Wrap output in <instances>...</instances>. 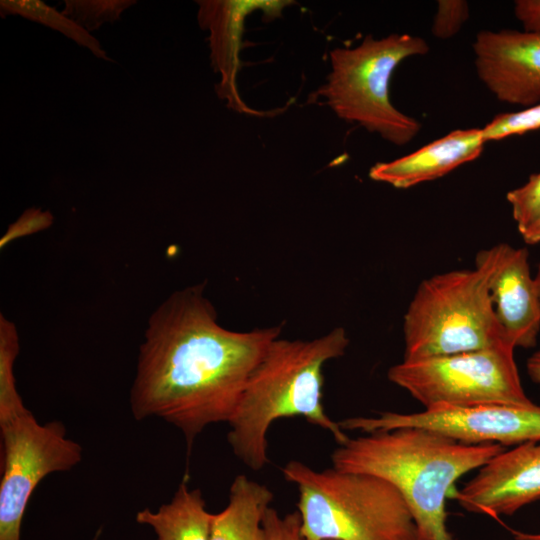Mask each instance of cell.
Masks as SVG:
<instances>
[{
    "label": "cell",
    "mask_w": 540,
    "mask_h": 540,
    "mask_svg": "<svg viewBox=\"0 0 540 540\" xmlns=\"http://www.w3.org/2000/svg\"><path fill=\"white\" fill-rule=\"evenodd\" d=\"M515 347L494 346L418 360L389 368L388 379L425 409L438 406L506 404L532 406L514 359Z\"/></svg>",
    "instance_id": "7"
},
{
    "label": "cell",
    "mask_w": 540,
    "mask_h": 540,
    "mask_svg": "<svg viewBox=\"0 0 540 540\" xmlns=\"http://www.w3.org/2000/svg\"><path fill=\"white\" fill-rule=\"evenodd\" d=\"M473 51L478 78L499 101L540 103V32L482 30Z\"/></svg>",
    "instance_id": "10"
},
{
    "label": "cell",
    "mask_w": 540,
    "mask_h": 540,
    "mask_svg": "<svg viewBox=\"0 0 540 540\" xmlns=\"http://www.w3.org/2000/svg\"><path fill=\"white\" fill-rule=\"evenodd\" d=\"M3 461L0 483V540H20L33 491L49 474L69 471L82 447L60 421L40 423L29 409L0 420Z\"/></svg>",
    "instance_id": "8"
},
{
    "label": "cell",
    "mask_w": 540,
    "mask_h": 540,
    "mask_svg": "<svg viewBox=\"0 0 540 540\" xmlns=\"http://www.w3.org/2000/svg\"><path fill=\"white\" fill-rule=\"evenodd\" d=\"M469 512L494 519L540 499V440L506 449L452 496Z\"/></svg>",
    "instance_id": "11"
},
{
    "label": "cell",
    "mask_w": 540,
    "mask_h": 540,
    "mask_svg": "<svg viewBox=\"0 0 540 540\" xmlns=\"http://www.w3.org/2000/svg\"><path fill=\"white\" fill-rule=\"evenodd\" d=\"M506 198L521 234L540 218V172L532 174L523 186L509 191Z\"/></svg>",
    "instance_id": "21"
},
{
    "label": "cell",
    "mask_w": 540,
    "mask_h": 540,
    "mask_svg": "<svg viewBox=\"0 0 540 540\" xmlns=\"http://www.w3.org/2000/svg\"><path fill=\"white\" fill-rule=\"evenodd\" d=\"M263 526L265 540H305L297 511L281 516L277 510L270 507L264 516Z\"/></svg>",
    "instance_id": "24"
},
{
    "label": "cell",
    "mask_w": 540,
    "mask_h": 540,
    "mask_svg": "<svg viewBox=\"0 0 540 540\" xmlns=\"http://www.w3.org/2000/svg\"><path fill=\"white\" fill-rule=\"evenodd\" d=\"M428 51L419 36L391 34L375 39L368 35L354 48L330 52L331 72L315 95L324 98L340 119L392 144L405 145L418 134L421 123L391 103L390 80L403 60Z\"/></svg>",
    "instance_id": "6"
},
{
    "label": "cell",
    "mask_w": 540,
    "mask_h": 540,
    "mask_svg": "<svg viewBox=\"0 0 540 540\" xmlns=\"http://www.w3.org/2000/svg\"><path fill=\"white\" fill-rule=\"evenodd\" d=\"M521 235L526 244L540 243V218L527 227Z\"/></svg>",
    "instance_id": "27"
},
{
    "label": "cell",
    "mask_w": 540,
    "mask_h": 540,
    "mask_svg": "<svg viewBox=\"0 0 540 540\" xmlns=\"http://www.w3.org/2000/svg\"><path fill=\"white\" fill-rule=\"evenodd\" d=\"M534 280H535V284H536V288H537V292H538V296L540 300V265L538 267V271H537L536 276L534 277Z\"/></svg>",
    "instance_id": "29"
},
{
    "label": "cell",
    "mask_w": 540,
    "mask_h": 540,
    "mask_svg": "<svg viewBox=\"0 0 540 540\" xmlns=\"http://www.w3.org/2000/svg\"><path fill=\"white\" fill-rule=\"evenodd\" d=\"M100 534H101V530L99 529L92 540H98Z\"/></svg>",
    "instance_id": "30"
},
{
    "label": "cell",
    "mask_w": 540,
    "mask_h": 540,
    "mask_svg": "<svg viewBox=\"0 0 540 540\" xmlns=\"http://www.w3.org/2000/svg\"><path fill=\"white\" fill-rule=\"evenodd\" d=\"M54 222L52 213L37 207L26 209L0 238V249L6 248L11 242L40 231L48 229Z\"/></svg>",
    "instance_id": "23"
},
{
    "label": "cell",
    "mask_w": 540,
    "mask_h": 540,
    "mask_svg": "<svg viewBox=\"0 0 540 540\" xmlns=\"http://www.w3.org/2000/svg\"><path fill=\"white\" fill-rule=\"evenodd\" d=\"M205 284L172 293L152 313L130 390L136 420L175 426L187 449L209 425L228 422L252 370L282 325L239 332L224 328Z\"/></svg>",
    "instance_id": "1"
},
{
    "label": "cell",
    "mask_w": 540,
    "mask_h": 540,
    "mask_svg": "<svg viewBox=\"0 0 540 540\" xmlns=\"http://www.w3.org/2000/svg\"><path fill=\"white\" fill-rule=\"evenodd\" d=\"M490 292L506 339L515 348L534 347L540 332V300L525 248L502 243Z\"/></svg>",
    "instance_id": "12"
},
{
    "label": "cell",
    "mask_w": 540,
    "mask_h": 540,
    "mask_svg": "<svg viewBox=\"0 0 540 540\" xmlns=\"http://www.w3.org/2000/svg\"><path fill=\"white\" fill-rule=\"evenodd\" d=\"M469 18V7L462 0H440L432 23V34L439 39L453 37Z\"/></svg>",
    "instance_id": "22"
},
{
    "label": "cell",
    "mask_w": 540,
    "mask_h": 540,
    "mask_svg": "<svg viewBox=\"0 0 540 540\" xmlns=\"http://www.w3.org/2000/svg\"><path fill=\"white\" fill-rule=\"evenodd\" d=\"M282 474L297 487L305 540H416L406 502L379 477L334 467L316 470L297 460Z\"/></svg>",
    "instance_id": "5"
},
{
    "label": "cell",
    "mask_w": 540,
    "mask_h": 540,
    "mask_svg": "<svg viewBox=\"0 0 540 540\" xmlns=\"http://www.w3.org/2000/svg\"><path fill=\"white\" fill-rule=\"evenodd\" d=\"M514 13L524 31L540 32V0H517Z\"/></svg>",
    "instance_id": "25"
},
{
    "label": "cell",
    "mask_w": 540,
    "mask_h": 540,
    "mask_svg": "<svg viewBox=\"0 0 540 540\" xmlns=\"http://www.w3.org/2000/svg\"><path fill=\"white\" fill-rule=\"evenodd\" d=\"M63 13L91 33L104 23L117 21L134 0H65Z\"/></svg>",
    "instance_id": "19"
},
{
    "label": "cell",
    "mask_w": 540,
    "mask_h": 540,
    "mask_svg": "<svg viewBox=\"0 0 540 540\" xmlns=\"http://www.w3.org/2000/svg\"><path fill=\"white\" fill-rule=\"evenodd\" d=\"M501 253L502 243L479 251L473 269L451 270L419 284L404 315L403 360L509 342L496 317L490 292Z\"/></svg>",
    "instance_id": "4"
},
{
    "label": "cell",
    "mask_w": 540,
    "mask_h": 540,
    "mask_svg": "<svg viewBox=\"0 0 540 540\" xmlns=\"http://www.w3.org/2000/svg\"><path fill=\"white\" fill-rule=\"evenodd\" d=\"M349 338L336 327L312 340H273L249 375L240 400L227 422L233 454L253 471L269 462L267 435L278 419L304 417L328 431L338 445L349 437L325 412L323 367L344 355Z\"/></svg>",
    "instance_id": "3"
},
{
    "label": "cell",
    "mask_w": 540,
    "mask_h": 540,
    "mask_svg": "<svg viewBox=\"0 0 540 540\" xmlns=\"http://www.w3.org/2000/svg\"><path fill=\"white\" fill-rule=\"evenodd\" d=\"M514 540H540V533H527L518 530H511Z\"/></svg>",
    "instance_id": "28"
},
{
    "label": "cell",
    "mask_w": 540,
    "mask_h": 540,
    "mask_svg": "<svg viewBox=\"0 0 540 540\" xmlns=\"http://www.w3.org/2000/svg\"><path fill=\"white\" fill-rule=\"evenodd\" d=\"M20 351L15 324L0 314V420L25 411L17 391L14 363Z\"/></svg>",
    "instance_id": "18"
},
{
    "label": "cell",
    "mask_w": 540,
    "mask_h": 540,
    "mask_svg": "<svg viewBox=\"0 0 540 540\" xmlns=\"http://www.w3.org/2000/svg\"><path fill=\"white\" fill-rule=\"evenodd\" d=\"M198 22L202 29L209 31L211 62L215 72L221 75L216 90L220 98L228 101L229 107L244 111L237 88L236 77L239 70V49L244 19L255 9H262L268 20L281 15L283 8L292 1L249 0V1H197Z\"/></svg>",
    "instance_id": "13"
},
{
    "label": "cell",
    "mask_w": 540,
    "mask_h": 540,
    "mask_svg": "<svg viewBox=\"0 0 540 540\" xmlns=\"http://www.w3.org/2000/svg\"><path fill=\"white\" fill-rule=\"evenodd\" d=\"M273 497L266 485L237 475L227 506L214 514L210 540H265L263 520Z\"/></svg>",
    "instance_id": "15"
},
{
    "label": "cell",
    "mask_w": 540,
    "mask_h": 540,
    "mask_svg": "<svg viewBox=\"0 0 540 540\" xmlns=\"http://www.w3.org/2000/svg\"><path fill=\"white\" fill-rule=\"evenodd\" d=\"M0 13L2 17L19 15L56 30L78 45L88 49L95 57L105 61H111L106 50L91 33L83 29L63 12L56 10L42 1L1 0Z\"/></svg>",
    "instance_id": "17"
},
{
    "label": "cell",
    "mask_w": 540,
    "mask_h": 540,
    "mask_svg": "<svg viewBox=\"0 0 540 540\" xmlns=\"http://www.w3.org/2000/svg\"><path fill=\"white\" fill-rule=\"evenodd\" d=\"M526 369L531 380L540 384V349L535 351L527 360Z\"/></svg>",
    "instance_id": "26"
},
{
    "label": "cell",
    "mask_w": 540,
    "mask_h": 540,
    "mask_svg": "<svg viewBox=\"0 0 540 540\" xmlns=\"http://www.w3.org/2000/svg\"><path fill=\"white\" fill-rule=\"evenodd\" d=\"M506 449L403 427L349 437L333 451L331 461L338 470L376 476L394 486L413 517L416 540H455L446 512V499L455 482Z\"/></svg>",
    "instance_id": "2"
},
{
    "label": "cell",
    "mask_w": 540,
    "mask_h": 540,
    "mask_svg": "<svg viewBox=\"0 0 540 540\" xmlns=\"http://www.w3.org/2000/svg\"><path fill=\"white\" fill-rule=\"evenodd\" d=\"M486 141L482 128L458 129L390 162L373 165L369 177L395 188L407 189L448 174L480 156Z\"/></svg>",
    "instance_id": "14"
},
{
    "label": "cell",
    "mask_w": 540,
    "mask_h": 540,
    "mask_svg": "<svg viewBox=\"0 0 540 540\" xmlns=\"http://www.w3.org/2000/svg\"><path fill=\"white\" fill-rule=\"evenodd\" d=\"M187 479L172 499L154 512L149 508L136 514V522L150 526L157 540H210L214 514L206 508L199 489H189Z\"/></svg>",
    "instance_id": "16"
},
{
    "label": "cell",
    "mask_w": 540,
    "mask_h": 540,
    "mask_svg": "<svg viewBox=\"0 0 540 540\" xmlns=\"http://www.w3.org/2000/svg\"><path fill=\"white\" fill-rule=\"evenodd\" d=\"M540 128V103L517 112L496 115L482 128L485 141L501 140Z\"/></svg>",
    "instance_id": "20"
},
{
    "label": "cell",
    "mask_w": 540,
    "mask_h": 540,
    "mask_svg": "<svg viewBox=\"0 0 540 540\" xmlns=\"http://www.w3.org/2000/svg\"><path fill=\"white\" fill-rule=\"evenodd\" d=\"M338 423L344 431L364 434L418 427L465 444H500L506 448L540 440V406L536 404L438 406L416 413L349 417Z\"/></svg>",
    "instance_id": "9"
}]
</instances>
